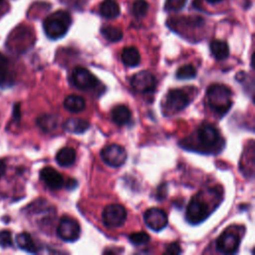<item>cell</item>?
<instances>
[{
	"label": "cell",
	"instance_id": "6da1fadb",
	"mask_svg": "<svg viewBox=\"0 0 255 255\" xmlns=\"http://www.w3.org/2000/svg\"><path fill=\"white\" fill-rule=\"evenodd\" d=\"M206 97L211 110L219 116L225 115L232 106V92L225 85L213 84L209 86Z\"/></svg>",
	"mask_w": 255,
	"mask_h": 255
},
{
	"label": "cell",
	"instance_id": "7a4b0ae2",
	"mask_svg": "<svg viewBox=\"0 0 255 255\" xmlns=\"http://www.w3.org/2000/svg\"><path fill=\"white\" fill-rule=\"evenodd\" d=\"M72 23L71 16L68 12L59 10L50 14L43 22L45 34L52 40L63 37L69 30Z\"/></svg>",
	"mask_w": 255,
	"mask_h": 255
},
{
	"label": "cell",
	"instance_id": "3957f363",
	"mask_svg": "<svg viewBox=\"0 0 255 255\" xmlns=\"http://www.w3.org/2000/svg\"><path fill=\"white\" fill-rule=\"evenodd\" d=\"M190 98L188 97V94L182 89L170 90L164 99V112H168V114L178 113L184 110L188 106Z\"/></svg>",
	"mask_w": 255,
	"mask_h": 255
},
{
	"label": "cell",
	"instance_id": "277c9868",
	"mask_svg": "<svg viewBox=\"0 0 255 255\" xmlns=\"http://www.w3.org/2000/svg\"><path fill=\"white\" fill-rule=\"evenodd\" d=\"M101 156L108 165L112 167H120L126 162L128 154L124 146L112 143L106 145L101 150Z\"/></svg>",
	"mask_w": 255,
	"mask_h": 255
},
{
	"label": "cell",
	"instance_id": "5b68a950",
	"mask_svg": "<svg viewBox=\"0 0 255 255\" xmlns=\"http://www.w3.org/2000/svg\"><path fill=\"white\" fill-rule=\"evenodd\" d=\"M102 217L106 226L111 228L120 227L127 219V210L121 204H110L104 208Z\"/></svg>",
	"mask_w": 255,
	"mask_h": 255
},
{
	"label": "cell",
	"instance_id": "8992f818",
	"mask_svg": "<svg viewBox=\"0 0 255 255\" xmlns=\"http://www.w3.org/2000/svg\"><path fill=\"white\" fill-rule=\"evenodd\" d=\"M81 233V227L77 220L70 216H63L57 227L58 236L65 241H76Z\"/></svg>",
	"mask_w": 255,
	"mask_h": 255
},
{
	"label": "cell",
	"instance_id": "52a82bcc",
	"mask_svg": "<svg viewBox=\"0 0 255 255\" xmlns=\"http://www.w3.org/2000/svg\"><path fill=\"white\" fill-rule=\"evenodd\" d=\"M208 205L199 199L193 198L186 207L185 217L190 224H198L204 221L209 215Z\"/></svg>",
	"mask_w": 255,
	"mask_h": 255
},
{
	"label": "cell",
	"instance_id": "ba28073f",
	"mask_svg": "<svg viewBox=\"0 0 255 255\" xmlns=\"http://www.w3.org/2000/svg\"><path fill=\"white\" fill-rule=\"evenodd\" d=\"M130 84L132 89L137 93H150L156 86V79L150 72L140 71L132 76Z\"/></svg>",
	"mask_w": 255,
	"mask_h": 255
},
{
	"label": "cell",
	"instance_id": "9c48e42d",
	"mask_svg": "<svg viewBox=\"0 0 255 255\" xmlns=\"http://www.w3.org/2000/svg\"><path fill=\"white\" fill-rule=\"evenodd\" d=\"M143 220L146 226L153 231L162 230L166 227L168 222L165 211L157 207H151L147 209L143 213Z\"/></svg>",
	"mask_w": 255,
	"mask_h": 255
},
{
	"label": "cell",
	"instance_id": "30bf717a",
	"mask_svg": "<svg viewBox=\"0 0 255 255\" xmlns=\"http://www.w3.org/2000/svg\"><path fill=\"white\" fill-rule=\"evenodd\" d=\"M72 78L74 85L80 90L93 89L99 83L97 77L84 67L75 68L72 74Z\"/></svg>",
	"mask_w": 255,
	"mask_h": 255
},
{
	"label": "cell",
	"instance_id": "8fae6325",
	"mask_svg": "<svg viewBox=\"0 0 255 255\" xmlns=\"http://www.w3.org/2000/svg\"><path fill=\"white\" fill-rule=\"evenodd\" d=\"M197 138L200 144L205 148H213L220 140V134L216 128L206 124L198 128Z\"/></svg>",
	"mask_w": 255,
	"mask_h": 255
},
{
	"label": "cell",
	"instance_id": "7c38bea8",
	"mask_svg": "<svg viewBox=\"0 0 255 255\" xmlns=\"http://www.w3.org/2000/svg\"><path fill=\"white\" fill-rule=\"evenodd\" d=\"M239 236L231 231L223 232L216 241V249L220 253L232 254L235 253L239 247Z\"/></svg>",
	"mask_w": 255,
	"mask_h": 255
},
{
	"label": "cell",
	"instance_id": "4fadbf2b",
	"mask_svg": "<svg viewBox=\"0 0 255 255\" xmlns=\"http://www.w3.org/2000/svg\"><path fill=\"white\" fill-rule=\"evenodd\" d=\"M40 178L52 190L60 189L65 184V180L62 174L51 166H45L41 169Z\"/></svg>",
	"mask_w": 255,
	"mask_h": 255
},
{
	"label": "cell",
	"instance_id": "5bb4252c",
	"mask_svg": "<svg viewBox=\"0 0 255 255\" xmlns=\"http://www.w3.org/2000/svg\"><path fill=\"white\" fill-rule=\"evenodd\" d=\"M14 78L9 60L0 53V88H8L13 85Z\"/></svg>",
	"mask_w": 255,
	"mask_h": 255
},
{
	"label": "cell",
	"instance_id": "9a60e30c",
	"mask_svg": "<svg viewBox=\"0 0 255 255\" xmlns=\"http://www.w3.org/2000/svg\"><path fill=\"white\" fill-rule=\"evenodd\" d=\"M113 122L118 126H125L129 123L131 119L130 110L125 105H118L113 108L111 112Z\"/></svg>",
	"mask_w": 255,
	"mask_h": 255
},
{
	"label": "cell",
	"instance_id": "2e32d148",
	"mask_svg": "<svg viewBox=\"0 0 255 255\" xmlns=\"http://www.w3.org/2000/svg\"><path fill=\"white\" fill-rule=\"evenodd\" d=\"M76 151L70 146H65L61 148L56 154V161L60 166L69 167L74 164L76 160Z\"/></svg>",
	"mask_w": 255,
	"mask_h": 255
},
{
	"label": "cell",
	"instance_id": "e0dca14e",
	"mask_svg": "<svg viewBox=\"0 0 255 255\" xmlns=\"http://www.w3.org/2000/svg\"><path fill=\"white\" fill-rule=\"evenodd\" d=\"M64 107L71 113H80L86 108V101L82 96L69 95L64 101Z\"/></svg>",
	"mask_w": 255,
	"mask_h": 255
},
{
	"label": "cell",
	"instance_id": "ac0fdd59",
	"mask_svg": "<svg viewBox=\"0 0 255 255\" xmlns=\"http://www.w3.org/2000/svg\"><path fill=\"white\" fill-rule=\"evenodd\" d=\"M99 10L100 14L107 19H114L120 15V6L116 0H104Z\"/></svg>",
	"mask_w": 255,
	"mask_h": 255
},
{
	"label": "cell",
	"instance_id": "d6986e66",
	"mask_svg": "<svg viewBox=\"0 0 255 255\" xmlns=\"http://www.w3.org/2000/svg\"><path fill=\"white\" fill-rule=\"evenodd\" d=\"M90 128V123L84 119H68L64 123V128L73 133H83Z\"/></svg>",
	"mask_w": 255,
	"mask_h": 255
},
{
	"label": "cell",
	"instance_id": "ffe728a7",
	"mask_svg": "<svg viewBox=\"0 0 255 255\" xmlns=\"http://www.w3.org/2000/svg\"><path fill=\"white\" fill-rule=\"evenodd\" d=\"M122 61L128 67H135L140 63V55L135 47H126L122 52Z\"/></svg>",
	"mask_w": 255,
	"mask_h": 255
},
{
	"label": "cell",
	"instance_id": "44dd1931",
	"mask_svg": "<svg viewBox=\"0 0 255 255\" xmlns=\"http://www.w3.org/2000/svg\"><path fill=\"white\" fill-rule=\"evenodd\" d=\"M210 51L216 60H224L229 56V47L225 41L212 40L210 42Z\"/></svg>",
	"mask_w": 255,
	"mask_h": 255
},
{
	"label": "cell",
	"instance_id": "7402d4cb",
	"mask_svg": "<svg viewBox=\"0 0 255 255\" xmlns=\"http://www.w3.org/2000/svg\"><path fill=\"white\" fill-rule=\"evenodd\" d=\"M16 242L21 249H23L29 253H37L39 251L38 246L36 245L32 236L29 233L23 232V233L18 234L16 237Z\"/></svg>",
	"mask_w": 255,
	"mask_h": 255
},
{
	"label": "cell",
	"instance_id": "603a6c76",
	"mask_svg": "<svg viewBox=\"0 0 255 255\" xmlns=\"http://www.w3.org/2000/svg\"><path fill=\"white\" fill-rule=\"evenodd\" d=\"M57 123H58V120H57L56 116L49 115V114L42 115L37 120L38 126L45 132H49V131H52L53 129H55L57 128Z\"/></svg>",
	"mask_w": 255,
	"mask_h": 255
},
{
	"label": "cell",
	"instance_id": "cb8c5ba5",
	"mask_svg": "<svg viewBox=\"0 0 255 255\" xmlns=\"http://www.w3.org/2000/svg\"><path fill=\"white\" fill-rule=\"evenodd\" d=\"M101 33L110 42H118L123 38V31L115 26H104L101 29Z\"/></svg>",
	"mask_w": 255,
	"mask_h": 255
},
{
	"label": "cell",
	"instance_id": "d4e9b609",
	"mask_svg": "<svg viewBox=\"0 0 255 255\" xmlns=\"http://www.w3.org/2000/svg\"><path fill=\"white\" fill-rule=\"evenodd\" d=\"M175 76L179 80L193 79L196 76V69L191 64H186L177 69Z\"/></svg>",
	"mask_w": 255,
	"mask_h": 255
},
{
	"label": "cell",
	"instance_id": "484cf974",
	"mask_svg": "<svg viewBox=\"0 0 255 255\" xmlns=\"http://www.w3.org/2000/svg\"><path fill=\"white\" fill-rule=\"evenodd\" d=\"M148 10V4L145 0H135L131 6V12L136 18L145 16Z\"/></svg>",
	"mask_w": 255,
	"mask_h": 255
},
{
	"label": "cell",
	"instance_id": "4316f807",
	"mask_svg": "<svg viewBox=\"0 0 255 255\" xmlns=\"http://www.w3.org/2000/svg\"><path fill=\"white\" fill-rule=\"evenodd\" d=\"M129 241L133 244V245H144L147 242H149V235L144 232V231H139V232H133L131 234H129L128 236Z\"/></svg>",
	"mask_w": 255,
	"mask_h": 255
},
{
	"label": "cell",
	"instance_id": "83f0119b",
	"mask_svg": "<svg viewBox=\"0 0 255 255\" xmlns=\"http://www.w3.org/2000/svg\"><path fill=\"white\" fill-rule=\"evenodd\" d=\"M0 246H2L4 248L13 246L12 235H11L10 231H8V230L0 231Z\"/></svg>",
	"mask_w": 255,
	"mask_h": 255
},
{
	"label": "cell",
	"instance_id": "f1b7e54d",
	"mask_svg": "<svg viewBox=\"0 0 255 255\" xmlns=\"http://www.w3.org/2000/svg\"><path fill=\"white\" fill-rule=\"evenodd\" d=\"M186 0H166L165 8L168 10H179L185 4Z\"/></svg>",
	"mask_w": 255,
	"mask_h": 255
},
{
	"label": "cell",
	"instance_id": "f546056e",
	"mask_svg": "<svg viewBox=\"0 0 255 255\" xmlns=\"http://www.w3.org/2000/svg\"><path fill=\"white\" fill-rule=\"evenodd\" d=\"M165 254H179L181 253V249H180V246L178 243L176 242H173V243H170L166 246V249L164 251Z\"/></svg>",
	"mask_w": 255,
	"mask_h": 255
},
{
	"label": "cell",
	"instance_id": "4dcf8cb0",
	"mask_svg": "<svg viewBox=\"0 0 255 255\" xmlns=\"http://www.w3.org/2000/svg\"><path fill=\"white\" fill-rule=\"evenodd\" d=\"M65 183H67L66 185H67V187L69 189H73V188H75L77 186V180L74 179V178H69L68 181L65 182Z\"/></svg>",
	"mask_w": 255,
	"mask_h": 255
},
{
	"label": "cell",
	"instance_id": "1f68e13d",
	"mask_svg": "<svg viewBox=\"0 0 255 255\" xmlns=\"http://www.w3.org/2000/svg\"><path fill=\"white\" fill-rule=\"evenodd\" d=\"M20 110H19V105H15L14 107V113H13V117L15 119V121H19L20 119Z\"/></svg>",
	"mask_w": 255,
	"mask_h": 255
},
{
	"label": "cell",
	"instance_id": "d6a6232c",
	"mask_svg": "<svg viewBox=\"0 0 255 255\" xmlns=\"http://www.w3.org/2000/svg\"><path fill=\"white\" fill-rule=\"evenodd\" d=\"M6 171V162L4 160H0V178L4 175Z\"/></svg>",
	"mask_w": 255,
	"mask_h": 255
},
{
	"label": "cell",
	"instance_id": "836d02e7",
	"mask_svg": "<svg viewBox=\"0 0 255 255\" xmlns=\"http://www.w3.org/2000/svg\"><path fill=\"white\" fill-rule=\"evenodd\" d=\"M208 3H217V2H220V1H222V0H206Z\"/></svg>",
	"mask_w": 255,
	"mask_h": 255
},
{
	"label": "cell",
	"instance_id": "e575fe53",
	"mask_svg": "<svg viewBox=\"0 0 255 255\" xmlns=\"http://www.w3.org/2000/svg\"><path fill=\"white\" fill-rule=\"evenodd\" d=\"M4 3V0H0V5H2Z\"/></svg>",
	"mask_w": 255,
	"mask_h": 255
}]
</instances>
